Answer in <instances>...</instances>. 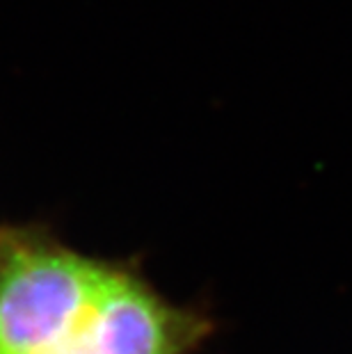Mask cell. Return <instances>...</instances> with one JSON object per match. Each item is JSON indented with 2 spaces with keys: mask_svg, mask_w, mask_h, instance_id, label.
I'll use <instances>...</instances> for the list:
<instances>
[{
  "mask_svg": "<svg viewBox=\"0 0 352 354\" xmlns=\"http://www.w3.org/2000/svg\"><path fill=\"white\" fill-rule=\"evenodd\" d=\"M213 331L138 259L82 252L46 222H0V354H199Z\"/></svg>",
  "mask_w": 352,
  "mask_h": 354,
  "instance_id": "6da1fadb",
  "label": "cell"
}]
</instances>
